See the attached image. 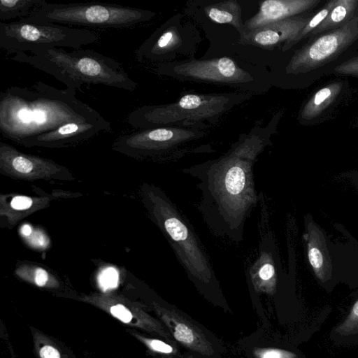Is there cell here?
Instances as JSON below:
<instances>
[{
    "mask_svg": "<svg viewBox=\"0 0 358 358\" xmlns=\"http://www.w3.org/2000/svg\"><path fill=\"white\" fill-rule=\"evenodd\" d=\"M266 144L252 133L220 157L182 170L197 180L198 210L214 235L235 243L243 240L245 222L259 201L253 168Z\"/></svg>",
    "mask_w": 358,
    "mask_h": 358,
    "instance_id": "cell-1",
    "label": "cell"
},
{
    "mask_svg": "<svg viewBox=\"0 0 358 358\" xmlns=\"http://www.w3.org/2000/svg\"><path fill=\"white\" fill-rule=\"evenodd\" d=\"M41 81L31 87L13 86L0 93V131L22 142L71 122H103L95 109L76 96Z\"/></svg>",
    "mask_w": 358,
    "mask_h": 358,
    "instance_id": "cell-2",
    "label": "cell"
},
{
    "mask_svg": "<svg viewBox=\"0 0 358 358\" xmlns=\"http://www.w3.org/2000/svg\"><path fill=\"white\" fill-rule=\"evenodd\" d=\"M11 59L52 76L75 91L83 85H103L130 92L138 87L119 62L91 49L68 51L48 48L30 53L18 52Z\"/></svg>",
    "mask_w": 358,
    "mask_h": 358,
    "instance_id": "cell-3",
    "label": "cell"
},
{
    "mask_svg": "<svg viewBox=\"0 0 358 358\" xmlns=\"http://www.w3.org/2000/svg\"><path fill=\"white\" fill-rule=\"evenodd\" d=\"M157 204L160 226L177 260L198 290L210 300L223 295L210 258L188 219L164 194Z\"/></svg>",
    "mask_w": 358,
    "mask_h": 358,
    "instance_id": "cell-4",
    "label": "cell"
},
{
    "mask_svg": "<svg viewBox=\"0 0 358 358\" xmlns=\"http://www.w3.org/2000/svg\"><path fill=\"white\" fill-rule=\"evenodd\" d=\"M155 16L153 11L120 4L46 2L22 20L83 27L88 29H129L147 22Z\"/></svg>",
    "mask_w": 358,
    "mask_h": 358,
    "instance_id": "cell-5",
    "label": "cell"
},
{
    "mask_svg": "<svg viewBox=\"0 0 358 358\" xmlns=\"http://www.w3.org/2000/svg\"><path fill=\"white\" fill-rule=\"evenodd\" d=\"M98 32L52 22L20 20L0 22V48L10 54L48 48H80L99 40Z\"/></svg>",
    "mask_w": 358,
    "mask_h": 358,
    "instance_id": "cell-6",
    "label": "cell"
},
{
    "mask_svg": "<svg viewBox=\"0 0 358 358\" xmlns=\"http://www.w3.org/2000/svg\"><path fill=\"white\" fill-rule=\"evenodd\" d=\"M229 101L222 95L188 94L170 104L139 107L128 115L127 123L134 129H143L208 119L223 112Z\"/></svg>",
    "mask_w": 358,
    "mask_h": 358,
    "instance_id": "cell-7",
    "label": "cell"
},
{
    "mask_svg": "<svg viewBox=\"0 0 358 358\" xmlns=\"http://www.w3.org/2000/svg\"><path fill=\"white\" fill-rule=\"evenodd\" d=\"M201 134L184 128L168 127L138 129L120 137L117 147L145 152H166L176 149Z\"/></svg>",
    "mask_w": 358,
    "mask_h": 358,
    "instance_id": "cell-8",
    "label": "cell"
},
{
    "mask_svg": "<svg viewBox=\"0 0 358 358\" xmlns=\"http://www.w3.org/2000/svg\"><path fill=\"white\" fill-rule=\"evenodd\" d=\"M172 71L182 78L221 84H238L252 80L248 72L228 57L192 60L176 65Z\"/></svg>",
    "mask_w": 358,
    "mask_h": 358,
    "instance_id": "cell-9",
    "label": "cell"
},
{
    "mask_svg": "<svg viewBox=\"0 0 358 358\" xmlns=\"http://www.w3.org/2000/svg\"><path fill=\"white\" fill-rule=\"evenodd\" d=\"M166 320L171 336L178 345L208 358H215L220 352L217 343L193 320L188 319L187 316L177 309L173 308L172 311L168 312Z\"/></svg>",
    "mask_w": 358,
    "mask_h": 358,
    "instance_id": "cell-10",
    "label": "cell"
},
{
    "mask_svg": "<svg viewBox=\"0 0 358 358\" xmlns=\"http://www.w3.org/2000/svg\"><path fill=\"white\" fill-rule=\"evenodd\" d=\"M113 129L109 121L71 122L51 132L38 136L20 143L27 145H63L90 138L101 132H110Z\"/></svg>",
    "mask_w": 358,
    "mask_h": 358,
    "instance_id": "cell-11",
    "label": "cell"
},
{
    "mask_svg": "<svg viewBox=\"0 0 358 358\" xmlns=\"http://www.w3.org/2000/svg\"><path fill=\"white\" fill-rule=\"evenodd\" d=\"M268 232L262 234L258 257L248 271L250 281L259 292L273 294L277 285V266Z\"/></svg>",
    "mask_w": 358,
    "mask_h": 358,
    "instance_id": "cell-12",
    "label": "cell"
},
{
    "mask_svg": "<svg viewBox=\"0 0 358 358\" xmlns=\"http://www.w3.org/2000/svg\"><path fill=\"white\" fill-rule=\"evenodd\" d=\"M309 3L295 0L264 1L259 3L258 12L244 23L243 35L268 24L287 19L304 10Z\"/></svg>",
    "mask_w": 358,
    "mask_h": 358,
    "instance_id": "cell-13",
    "label": "cell"
},
{
    "mask_svg": "<svg viewBox=\"0 0 358 358\" xmlns=\"http://www.w3.org/2000/svg\"><path fill=\"white\" fill-rule=\"evenodd\" d=\"M301 27L298 20L285 19L268 24L241 36V41L259 47H271L294 38Z\"/></svg>",
    "mask_w": 358,
    "mask_h": 358,
    "instance_id": "cell-14",
    "label": "cell"
},
{
    "mask_svg": "<svg viewBox=\"0 0 358 358\" xmlns=\"http://www.w3.org/2000/svg\"><path fill=\"white\" fill-rule=\"evenodd\" d=\"M307 252L309 263L317 278L322 282L331 276V260L324 236L318 227L312 222L307 224Z\"/></svg>",
    "mask_w": 358,
    "mask_h": 358,
    "instance_id": "cell-15",
    "label": "cell"
},
{
    "mask_svg": "<svg viewBox=\"0 0 358 358\" xmlns=\"http://www.w3.org/2000/svg\"><path fill=\"white\" fill-rule=\"evenodd\" d=\"M346 37L347 34L343 31H337L320 37L293 57L290 63L291 67L296 69L303 64L310 65L326 59L345 43Z\"/></svg>",
    "mask_w": 358,
    "mask_h": 358,
    "instance_id": "cell-16",
    "label": "cell"
},
{
    "mask_svg": "<svg viewBox=\"0 0 358 358\" xmlns=\"http://www.w3.org/2000/svg\"><path fill=\"white\" fill-rule=\"evenodd\" d=\"M208 17L219 24H229L234 27L241 34L244 32V24L241 21V9L235 0L223 1L209 5L205 8Z\"/></svg>",
    "mask_w": 358,
    "mask_h": 358,
    "instance_id": "cell-17",
    "label": "cell"
},
{
    "mask_svg": "<svg viewBox=\"0 0 358 358\" xmlns=\"http://www.w3.org/2000/svg\"><path fill=\"white\" fill-rule=\"evenodd\" d=\"M46 2L45 0H1L0 20L6 22L13 19H24Z\"/></svg>",
    "mask_w": 358,
    "mask_h": 358,
    "instance_id": "cell-18",
    "label": "cell"
},
{
    "mask_svg": "<svg viewBox=\"0 0 358 358\" xmlns=\"http://www.w3.org/2000/svg\"><path fill=\"white\" fill-rule=\"evenodd\" d=\"M336 332L345 336L358 334V299L352 305L347 317L336 327Z\"/></svg>",
    "mask_w": 358,
    "mask_h": 358,
    "instance_id": "cell-19",
    "label": "cell"
},
{
    "mask_svg": "<svg viewBox=\"0 0 358 358\" xmlns=\"http://www.w3.org/2000/svg\"><path fill=\"white\" fill-rule=\"evenodd\" d=\"M254 358H299L291 350L275 347H257L252 350Z\"/></svg>",
    "mask_w": 358,
    "mask_h": 358,
    "instance_id": "cell-20",
    "label": "cell"
},
{
    "mask_svg": "<svg viewBox=\"0 0 358 358\" xmlns=\"http://www.w3.org/2000/svg\"><path fill=\"white\" fill-rule=\"evenodd\" d=\"M117 281V272L113 268L104 270L99 277L100 285L104 289L116 287Z\"/></svg>",
    "mask_w": 358,
    "mask_h": 358,
    "instance_id": "cell-21",
    "label": "cell"
},
{
    "mask_svg": "<svg viewBox=\"0 0 358 358\" xmlns=\"http://www.w3.org/2000/svg\"><path fill=\"white\" fill-rule=\"evenodd\" d=\"M110 312L113 316L118 318L124 322H129L132 318L131 313L124 306L117 304L110 308Z\"/></svg>",
    "mask_w": 358,
    "mask_h": 358,
    "instance_id": "cell-22",
    "label": "cell"
},
{
    "mask_svg": "<svg viewBox=\"0 0 358 358\" xmlns=\"http://www.w3.org/2000/svg\"><path fill=\"white\" fill-rule=\"evenodd\" d=\"M31 199L24 196H15L10 202L11 207L16 210L27 209L31 207Z\"/></svg>",
    "mask_w": 358,
    "mask_h": 358,
    "instance_id": "cell-23",
    "label": "cell"
},
{
    "mask_svg": "<svg viewBox=\"0 0 358 358\" xmlns=\"http://www.w3.org/2000/svg\"><path fill=\"white\" fill-rule=\"evenodd\" d=\"M331 94L332 92L331 88H322L315 94L313 101V106H314L316 109H319V106L327 101Z\"/></svg>",
    "mask_w": 358,
    "mask_h": 358,
    "instance_id": "cell-24",
    "label": "cell"
},
{
    "mask_svg": "<svg viewBox=\"0 0 358 358\" xmlns=\"http://www.w3.org/2000/svg\"><path fill=\"white\" fill-rule=\"evenodd\" d=\"M329 13L328 9H323L320 12H319L315 17L310 21L309 24L303 29L302 34H304L311 29L315 28L317 25H318L327 15ZM298 35L294 38H296L302 35ZM294 39V38H293ZM292 39V40H293Z\"/></svg>",
    "mask_w": 358,
    "mask_h": 358,
    "instance_id": "cell-25",
    "label": "cell"
},
{
    "mask_svg": "<svg viewBox=\"0 0 358 358\" xmlns=\"http://www.w3.org/2000/svg\"><path fill=\"white\" fill-rule=\"evenodd\" d=\"M347 12L348 10L345 6L338 5L332 10L329 15V19L334 23L340 22L345 17Z\"/></svg>",
    "mask_w": 358,
    "mask_h": 358,
    "instance_id": "cell-26",
    "label": "cell"
},
{
    "mask_svg": "<svg viewBox=\"0 0 358 358\" xmlns=\"http://www.w3.org/2000/svg\"><path fill=\"white\" fill-rule=\"evenodd\" d=\"M41 358H60L59 352L54 348L46 345L40 351Z\"/></svg>",
    "mask_w": 358,
    "mask_h": 358,
    "instance_id": "cell-27",
    "label": "cell"
},
{
    "mask_svg": "<svg viewBox=\"0 0 358 358\" xmlns=\"http://www.w3.org/2000/svg\"><path fill=\"white\" fill-rule=\"evenodd\" d=\"M48 280V275L45 270L38 268L35 272V282L38 286H43Z\"/></svg>",
    "mask_w": 358,
    "mask_h": 358,
    "instance_id": "cell-28",
    "label": "cell"
},
{
    "mask_svg": "<svg viewBox=\"0 0 358 358\" xmlns=\"http://www.w3.org/2000/svg\"><path fill=\"white\" fill-rule=\"evenodd\" d=\"M22 234L29 236L31 232V229L29 225H24L21 229Z\"/></svg>",
    "mask_w": 358,
    "mask_h": 358,
    "instance_id": "cell-29",
    "label": "cell"
}]
</instances>
